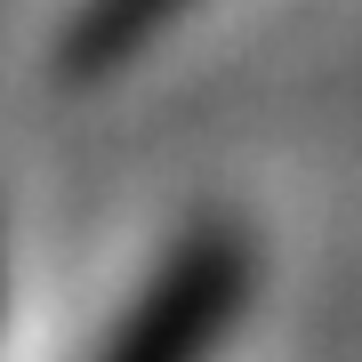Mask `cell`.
<instances>
[{"label":"cell","mask_w":362,"mask_h":362,"mask_svg":"<svg viewBox=\"0 0 362 362\" xmlns=\"http://www.w3.org/2000/svg\"><path fill=\"white\" fill-rule=\"evenodd\" d=\"M226 290H233L226 250L194 242L153 290H145L137 322H121V338L105 346V362H202L209 330H218V314H226Z\"/></svg>","instance_id":"1"}]
</instances>
